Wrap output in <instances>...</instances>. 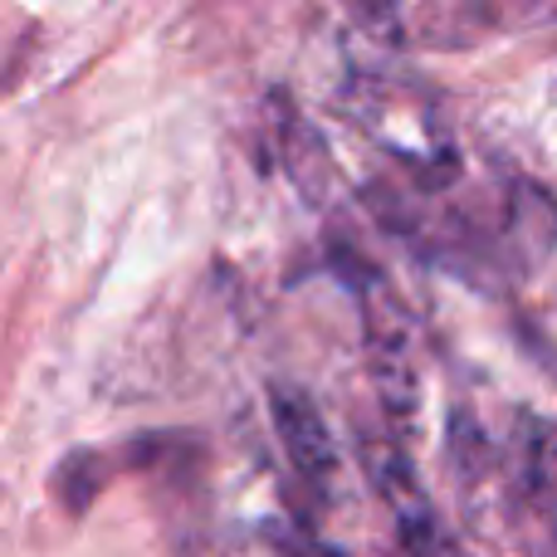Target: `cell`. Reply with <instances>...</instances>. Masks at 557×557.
Returning <instances> with one entry per match:
<instances>
[{
	"label": "cell",
	"mask_w": 557,
	"mask_h": 557,
	"mask_svg": "<svg viewBox=\"0 0 557 557\" xmlns=\"http://www.w3.org/2000/svg\"><path fill=\"white\" fill-rule=\"evenodd\" d=\"M270 416H274L278 445H284V455L294 460V470L304 474L308 484L323 490V484L337 474V445H333V431H327L323 411H318V401L304 392V386L274 382L270 386Z\"/></svg>",
	"instance_id": "cell-1"
},
{
	"label": "cell",
	"mask_w": 557,
	"mask_h": 557,
	"mask_svg": "<svg viewBox=\"0 0 557 557\" xmlns=\"http://www.w3.org/2000/svg\"><path fill=\"white\" fill-rule=\"evenodd\" d=\"M367 323H372V367H376V386H382L386 416H392V431L406 435L416 421V367H411V352H406V333H401V318H396V304L372 308Z\"/></svg>",
	"instance_id": "cell-2"
},
{
	"label": "cell",
	"mask_w": 557,
	"mask_h": 557,
	"mask_svg": "<svg viewBox=\"0 0 557 557\" xmlns=\"http://www.w3.org/2000/svg\"><path fill=\"white\" fill-rule=\"evenodd\" d=\"M509 231H513V240H523L529 260H543L557 245V201L543 196L539 186L519 182V196L509 201Z\"/></svg>",
	"instance_id": "cell-3"
},
{
	"label": "cell",
	"mask_w": 557,
	"mask_h": 557,
	"mask_svg": "<svg viewBox=\"0 0 557 557\" xmlns=\"http://www.w3.org/2000/svg\"><path fill=\"white\" fill-rule=\"evenodd\" d=\"M396 519H401V543H406V553H411V557H465L460 539H455V533L445 529V523L435 519L421 499L401 504V509H396Z\"/></svg>",
	"instance_id": "cell-4"
},
{
	"label": "cell",
	"mask_w": 557,
	"mask_h": 557,
	"mask_svg": "<svg viewBox=\"0 0 557 557\" xmlns=\"http://www.w3.org/2000/svg\"><path fill=\"white\" fill-rule=\"evenodd\" d=\"M98 480H103L98 455H88V450L69 455V460L59 465V480H54V490L64 494V509L69 513H84L88 504H94V494H98Z\"/></svg>",
	"instance_id": "cell-5"
},
{
	"label": "cell",
	"mask_w": 557,
	"mask_h": 557,
	"mask_svg": "<svg viewBox=\"0 0 557 557\" xmlns=\"http://www.w3.org/2000/svg\"><path fill=\"white\" fill-rule=\"evenodd\" d=\"M274 539V548L278 557H337V553H327L323 543H313V539H304V533H288V529H264Z\"/></svg>",
	"instance_id": "cell-6"
}]
</instances>
